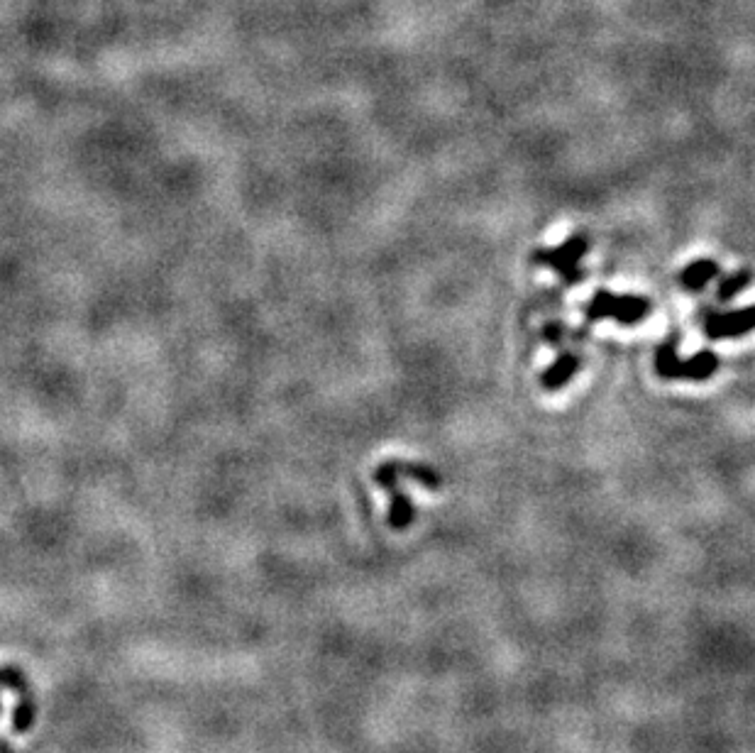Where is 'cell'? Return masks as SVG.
Instances as JSON below:
<instances>
[{
    "instance_id": "6da1fadb",
    "label": "cell",
    "mask_w": 755,
    "mask_h": 753,
    "mask_svg": "<svg viewBox=\"0 0 755 753\" xmlns=\"http://www.w3.org/2000/svg\"><path fill=\"white\" fill-rule=\"evenodd\" d=\"M677 335L665 340L655 353V370L663 379H687V382H707L716 375L721 367L719 355L714 350H699L690 360H682L680 350H677Z\"/></svg>"
},
{
    "instance_id": "7a4b0ae2",
    "label": "cell",
    "mask_w": 755,
    "mask_h": 753,
    "mask_svg": "<svg viewBox=\"0 0 755 753\" xmlns=\"http://www.w3.org/2000/svg\"><path fill=\"white\" fill-rule=\"evenodd\" d=\"M653 306L646 296L638 294H614V291L599 289L592 299L584 304V316L589 323L614 321L619 326H636L648 318Z\"/></svg>"
},
{
    "instance_id": "3957f363",
    "label": "cell",
    "mask_w": 755,
    "mask_h": 753,
    "mask_svg": "<svg viewBox=\"0 0 755 753\" xmlns=\"http://www.w3.org/2000/svg\"><path fill=\"white\" fill-rule=\"evenodd\" d=\"M589 252V240L587 235H572L570 240L553 247V250H538L536 262L543 267H550L555 274L567 284V287H575V284L584 282V269L582 260Z\"/></svg>"
},
{
    "instance_id": "277c9868",
    "label": "cell",
    "mask_w": 755,
    "mask_h": 753,
    "mask_svg": "<svg viewBox=\"0 0 755 753\" xmlns=\"http://www.w3.org/2000/svg\"><path fill=\"white\" fill-rule=\"evenodd\" d=\"M755 331V306L736 311H707L704 333L709 340H734Z\"/></svg>"
},
{
    "instance_id": "5b68a950",
    "label": "cell",
    "mask_w": 755,
    "mask_h": 753,
    "mask_svg": "<svg viewBox=\"0 0 755 753\" xmlns=\"http://www.w3.org/2000/svg\"><path fill=\"white\" fill-rule=\"evenodd\" d=\"M582 360L577 353H570V350H565V353H560L558 357H555L553 365L548 367V370L540 375V384H543L548 392H558V389L565 387V384L572 382V377L577 375V370H580Z\"/></svg>"
},
{
    "instance_id": "8992f818",
    "label": "cell",
    "mask_w": 755,
    "mask_h": 753,
    "mask_svg": "<svg viewBox=\"0 0 755 753\" xmlns=\"http://www.w3.org/2000/svg\"><path fill=\"white\" fill-rule=\"evenodd\" d=\"M719 272H721L719 262L702 257V260H694L685 269H682L680 284L687 291H702V289H707L716 277H719Z\"/></svg>"
},
{
    "instance_id": "52a82bcc",
    "label": "cell",
    "mask_w": 755,
    "mask_h": 753,
    "mask_svg": "<svg viewBox=\"0 0 755 753\" xmlns=\"http://www.w3.org/2000/svg\"><path fill=\"white\" fill-rule=\"evenodd\" d=\"M751 279H753L751 269H738V272L729 274V277H724V279H721L719 289H716V301H721V304L731 301L736 294H741L743 289H748Z\"/></svg>"
},
{
    "instance_id": "ba28073f",
    "label": "cell",
    "mask_w": 755,
    "mask_h": 753,
    "mask_svg": "<svg viewBox=\"0 0 755 753\" xmlns=\"http://www.w3.org/2000/svg\"><path fill=\"white\" fill-rule=\"evenodd\" d=\"M543 338H545V343H553V345H558V343H560V340H562V328L558 326V323H550V326H545V331H543Z\"/></svg>"
}]
</instances>
